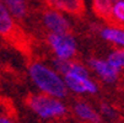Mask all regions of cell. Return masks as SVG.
<instances>
[{
    "label": "cell",
    "mask_w": 124,
    "mask_h": 123,
    "mask_svg": "<svg viewBox=\"0 0 124 123\" xmlns=\"http://www.w3.org/2000/svg\"><path fill=\"white\" fill-rule=\"evenodd\" d=\"M28 74L32 82L36 85L39 91L44 95L55 98H64L68 95V89L64 82V79L58 74L55 70L50 69L49 66L34 62L28 68Z\"/></svg>",
    "instance_id": "cell-1"
},
{
    "label": "cell",
    "mask_w": 124,
    "mask_h": 123,
    "mask_svg": "<svg viewBox=\"0 0 124 123\" xmlns=\"http://www.w3.org/2000/svg\"><path fill=\"white\" fill-rule=\"evenodd\" d=\"M31 110L43 119L62 117L66 113L65 105L55 97L48 95H33L27 101Z\"/></svg>",
    "instance_id": "cell-2"
},
{
    "label": "cell",
    "mask_w": 124,
    "mask_h": 123,
    "mask_svg": "<svg viewBox=\"0 0 124 123\" xmlns=\"http://www.w3.org/2000/svg\"><path fill=\"white\" fill-rule=\"evenodd\" d=\"M48 44L50 46L52 50L54 52L58 59H71L76 53V40L69 32L64 33H49L48 36Z\"/></svg>",
    "instance_id": "cell-3"
},
{
    "label": "cell",
    "mask_w": 124,
    "mask_h": 123,
    "mask_svg": "<svg viewBox=\"0 0 124 123\" xmlns=\"http://www.w3.org/2000/svg\"><path fill=\"white\" fill-rule=\"evenodd\" d=\"M42 21L50 33H64L69 32L70 30V22L68 17L55 9L46 10L42 15Z\"/></svg>",
    "instance_id": "cell-4"
},
{
    "label": "cell",
    "mask_w": 124,
    "mask_h": 123,
    "mask_svg": "<svg viewBox=\"0 0 124 123\" xmlns=\"http://www.w3.org/2000/svg\"><path fill=\"white\" fill-rule=\"evenodd\" d=\"M88 65L93 70V72L101 78L102 81L107 84H113L117 81L119 70L112 66L107 60L98 59V58H91L88 59Z\"/></svg>",
    "instance_id": "cell-5"
},
{
    "label": "cell",
    "mask_w": 124,
    "mask_h": 123,
    "mask_svg": "<svg viewBox=\"0 0 124 123\" xmlns=\"http://www.w3.org/2000/svg\"><path fill=\"white\" fill-rule=\"evenodd\" d=\"M64 82L68 90L76 94H91L95 95L98 91V86L90 78H78L73 75H64Z\"/></svg>",
    "instance_id": "cell-6"
},
{
    "label": "cell",
    "mask_w": 124,
    "mask_h": 123,
    "mask_svg": "<svg viewBox=\"0 0 124 123\" xmlns=\"http://www.w3.org/2000/svg\"><path fill=\"white\" fill-rule=\"evenodd\" d=\"M100 34L104 41L111 42L120 48H124V30L123 28L107 26L100 31Z\"/></svg>",
    "instance_id": "cell-7"
},
{
    "label": "cell",
    "mask_w": 124,
    "mask_h": 123,
    "mask_svg": "<svg viewBox=\"0 0 124 123\" xmlns=\"http://www.w3.org/2000/svg\"><path fill=\"white\" fill-rule=\"evenodd\" d=\"M15 30V19L0 0V36L8 37Z\"/></svg>",
    "instance_id": "cell-8"
},
{
    "label": "cell",
    "mask_w": 124,
    "mask_h": 123,
    "mask_svg": "<svg viewBox=\"0 0 124 123\" xmlns=\"http://www.w3.org/2000/svg\"><path fill=\"white\" fill-rule=\"evenodd\" d=\"M74 112L82 121L90 122V123H100L101 122L100 115L86 102H78L74 106Z\"/></svg>",
    "instance_id": "cell-9"
},
{
    "label": "cell",
    "mask_w": 124,
    "mask_h": 123,
    "mask_svg": "<svg viewBox=\"0 0 124 123\" xmlns=\"http://www.w3.org/2000/svg\"><path fill=\"white\" fill-rule=\"evenodd\" d=\"M1 3L9 10L14 19L21 20L27 15V3L26 0H1Z\"/></svg>",
    "instance_id": "cell-10"
},
{
    "label": "cell",
    "mask_w": 124,
    "mask_h": 123,
    "mask_svg": "<svg viewBox=\"0 0 124 123\" xmlns=\"http://www.w3.org/2000/svg\"><path fill=\"white\" fill-rule=\"evenodd\" d=\"M55 10L78 14L82 10V0H48Z\"/></svg>",
    "instance_id": "cell-11"
},
{
    "label": "cell",
    "mask_w": 124,
    "mask_h": 123,
    "mask_svg": "<svg viewBox=\"0 0 124 123\" xmlns=\"http://www.w3.org/2000/svg\"><path fill=\"white\" fill-rule=\"evenodd\" d=\"M112 4V0H92V9L98 16L107 19L111 16Z\"/></svg>",
    "instance_id": "cell-12"
},
{
    "label": "cell",
    "mask_w": 124,
    "mask_h": 123,
    "mask_svg": "<svg viewBox=\"0 0 124 123\" xmlns=\"http://www.w3.org/2000/svg\"><path fill=\"white\" fill-rule=\"evenodd\" d=\"M106 60L118 70L124 69V48H118L112 50Z\"/></svg>",
    "instance_id": "cell-13"
},
{
    "label": "cell",
    "mask_w": 124,
    "mask_h": 123,
    "mask_svg": "<svg viewBox=\"0 0 124 123\" xmlns=\"http://www.w3.org/2000/svg\"><path fill=\"white\" fill-rule=\"evenodd\" d=\"M65 75H73V76H78V78H88L90 76V72H88V69L85 65H82L78 62L70 60L68 73Z\"/></svg>",
    "instance_id": "cell-14"
},
{
    "label": "cell",
    "mask_w": 124,
    "mask_h": 123,
    "mask_svg": "<svg viewBox=\"0 0 124 123\" xmlns=\"http://www.w3.org/2000/svg\"><path fill=\"white\" fill-rule=\"evenodd\" d=\"M111 17L120 24H124V0H117L112 4Z\"/></svg>",
    "instance_id": "cell-15"
},
{
    "label": "cell",
    "mask_w": 124,
    "mask_h": 123,
    "mask_svg": "<svg viewBox=\"0 0 124 123\" xmlns=\"http://www.w3.org/2000/svg\"><path fill=\"white\" fill-rule=\"evenodd\" d=\"M101 113L103 116H106V117H109V118H113L116 116L114 110L109 106V105H107V103H102L101 105Z\"/></svg>",
    "instance_id": "cell-16"
},
{
    "label": "cell",
    "mask_w": 124,
    "mask_h": 123,
    "mask_svg": "<svg viewBox=\"0 0 124 123\" xmlns=\"http://www.w3.org/2000/svg\"><path fill=\"white\" fill-rule=\"evenodd\" d=\"M0 123H15V122L6 116H0Z\"/></svg>",
    "instance_id": "cell-17"
},
{
    "label": "cell",
    "mask_w": 124,
    "mask_h": 123,
    "mask_svg": "<svg viewBox=\"0 0 124 123\" xmlns=\"http://www.w3.org/2000/svg\"><path fill=\"white\" fill-rule=\"evenodd\" d=\"M114 1H117V0H112V3H114Z\"/></svg>",
    "instance_id": "cell-18"
}]
</instances>
